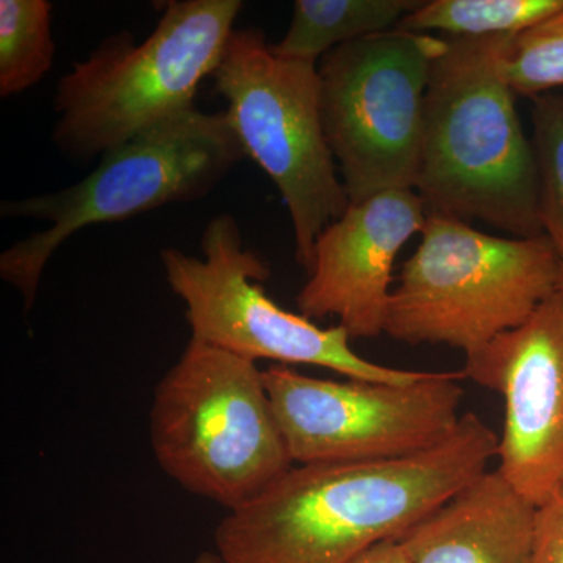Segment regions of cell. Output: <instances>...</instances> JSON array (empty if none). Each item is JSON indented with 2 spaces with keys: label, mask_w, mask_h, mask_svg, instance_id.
<instances>
[{
  "label": "cell",
  "mask_w": 563,
  "mask_h": 563,
  "mask_svg": "<svg viewBox=\"0 0 563 563\" xmlns=\"http://www.w3.org/2000/svg\"><path fill=\"white\" fill-rule=\"evenodd\" d=\"M532 128L540 222L563 262V95L548 92L532 99Z\"/></svg>",
  "instance_id": "cell-17"
},
{
  "label": "cell",
  "mask_w": 563,
  "mask_h": 563,
  "mask_svg": "<svg viewBox=\"0 0 563 563\" xmlns=\"http://www.w3.org/2000/svg\"><path fill=\"white\" fill-rule=\"evenodd\" d=\"M563 9V0H432L398 25L404 31L446 33V38L517 36Z\"/></svg>",
  "instance_id": "cell-15"
},
{
  "label": "cell",
  "mask_w": 563,
  "mask_h": 563,
  "mask_svg": "<svg viewBox=\"0 0 563 563\" xmlns=\"http://www.w3.org/2000/svg\"><path fill=\"white\" fill-rule=\"evenodd\" d=\"M295 465L398 461L432 450L457 428L462 372L410 384L318 379L290 366L263 372Z\"/></svg>",
  "instance_id": "cell-10"
},
{
  "label": "cell",
  "mask_w": 563,
  "mask_h": 563,
  "mask_svg": "<svg viewBox=\"0 0 563 563\" xmlns=\"http://www.w3.org/2000/svg\"><path fill=\"white\" fill-rule=\"evenodd\" d=\"M559 288H562V290H563V272H562V277H561V285H559Z\"/></svg>",
  "instance_id": "cell-22"
},
{
  "label": "cell",
  "mask_w": 563,
  "mask_h": 563,
  "mask_svg": "<svg viewBox=\"0 0 563 563\" xmlns=\"http://www.w3.org/2000/svg\"><path fill=\"white\" fill-rule=\"evenodd\" d=\"M499 435L462 415L442 443L398 461L292 465L214 533L221 563H347L398 540L454 493L488 472Z\"/></svg>",
  "instance_id": "cell-1"
},
{
  "label": "cell",
  "mask_w": 563,
  "mask_h": 563,
  "mask_svg": "<svg viewBox=\"0 0 563 563\" xmlns=\"http://www.w3.org/2000/svg\"><path fill=\"white\" fill-rule=\"evenodd\" d=\"M190 563H221L220 558H218L217 553H210V551H206V553H201L195 561Z\"/></svg>",
  "instance_id": "cell-21"
},
{
  "label": "cell",
  "mask_w": 563,
  "mask_h": 563,
  "mask_svg": "<svg viewBox=\"0 0 563 563\" xmlns=\"http://www.w3.org/2000/svg\"><path fill=\"white\" fill-rule=\"evenodd\" d=\"M510 38H446L426 95L415 191L433 217L536 239L543 235L536 154L503 74Z\"/></svg>",
  "instance_id": "cell-2"
},
{
  "label": "cell",
  "mask_w": 563,
  "mask_h": 563,
  "mask_svg": "<svg viewBox=\"0 0 563 563\" xmlns=\"http://www.w3.org/2000/svg\"><path fill=\"white\" fill-rule=\"evenodd\" d=\"M446 49V38L396 27L318 62L322 125L350 203L415 190L426 95Z\"/></svg>",
  "instance_id": "cell-8"
},
{
  "label": "cell",
  "mask_w": 563,
  "mask_h": 563,
  "mask_svg": "<svg viewBox=\"0 0 563 563\" xmlns=\"http://www.w3.org/2000/svg\"><path fill=\"white\" fill-rule=\"evenodd\" d=\"M242 10V0H173L143 43L131 32L110 35L55 88V147L90 162L195 109Z\"/></svg>",
  "instance_id": "cell-4"
},
{
  "label": "cell",
  "mask_w": 563,
  "mask_h": 563,
  "mask_svg": "<svg viewBox=\"0 0 563 563\" xmlns=\"http://www.w3.org/2000/svg\"><path fill=\"white\" fill-rule=\"evenodd\" d=\"M47 0H0V96L11 98L49 74L55 44Z\"/></svg>",
  "instance_id": "cell-16"
},
{
  "label": "cell",
  "mask_w": 563,
  "mask_h": 563,
  "mask_svg": "<svg viewBox=\"0 0 563 563\" xmlns=\"http://www.w3.org/2000/svg\"><path fill=\"white\" fill-rule=\"evenodd\" d=\"M202 257L163 250L166 280L184 301L191 339L257 363L310 365L347 379L410 384L426 372H407L366 361L351 347L342 325L321 328L301 313L285 310L263 288L268 265L243 246L239 222L220 214L207 224Z\"/></svg>",
  "instance_id": "cell-9"
},
{
  "label": "cell",
  "mask_w": 563,
  "mask_h": 563,
  "mask_svg": "<svg viewBox=\"0 0 563 563\" xmlns=\"http://www.w3.org/2000/svg\"><path fill=\"white\" fill-rule=\"evenodd\" d=\"M415 190H390L350 203L314 244L313 263L296 306L309 320H339L351 339L385 332L396 257L424 228Z\"/></svg>",
  "instance_id": "cell-12"
},
{
  "label": "cell",
  "mask_w": 563,
  "mask_h": 563,
  "mask_svg": "<svg viewBox=\"0 0 563 563\" xmlns=\"http://www.w3.org/2000/svg\"><path fill=\"white\" fill-rule=\"evenodd\" d=\"M211 79L246 157L279 190L309 273L321 233L350 207L322 125L318 63L282 57L261 29H235Z\"/></svg>",
  "instance_id": "cell-7"
},
{
  "label": "cell",
  "mask_w": 563,
  "mask_h": 563,
  "mask_svg": "<svg viewBox=\"0 0 563 563\" xmlns=\"http://www.w3.org/2000/svg\"><path fill=\"white\" fill-rule=\"evenodd\" d=\"M421 2L415 0H296L290 27L273 49L318 63L351 41L393 31Z\"/></svg>",
  "instance_id": "cell-14"
},
{
  "label": "cell",
  "mask_w": 563,
  "mask_h": 563,
  "mask_svg": "<svg viewBox=\"0 0 563 563\" xmlns=\"http://www.w3.org/2000/svg\"><path fill=\"white\" fill-rule=\"evenodd\" d=\"M347 563H410L398 540H385L355 555Z\"/></svg>",
  "instance_id": "cell-20"
},
{
  "label": "cell",
  "mask_w": 563,
  "mask_h": 563,
  "mask_svg": "<svg viewBox=\"0 0 563 563\" xmlns=\"http://www.w3.org/2000/svg\"><path fill=\"white\" fill-rule=\"evenodd\" d=\"M246 158L225 111L191 109L139 133L99 157L95 172L63 190L0 203L3 220L47 228L0 255V277L33 309L41 277L66 240L91 225L131 220L207 195Z\"/></svg>",
  "instance_id": "cell-3"
},
{
  "label": "cell",
  "mask_w": 563,
  "mask_h": 563,
  "mask_svg": "<svg viewBox=\"0 0 563 563\" xmlns=\"http://www.w3.org/2000/svg\"><path fill=\"white\" fill-rule=\"evenodd\" d=\"M537 507L488 470L399 537L410 563H529Z\"/></svg>",
  "instance_id": "cell-13"
},
{
  "label": "cell",
  "mask_w": 563,
  "mask_h": 563,
  "mask_svg": "<svg viewBox=\"0 0 563 563\" xmlns=\"http://www.w3.org/2000/svg\"><path fill=\"white\" fill-rule=\"evenodd\" d=\"M562 272L561 255L544 235L495 236L428 214L391 291L384 333L473 354L525 324L559 290Z\"/></svg>",
  "instance_id": "cell-6"
},
{
  "label": "cell",
  "mask_w": 563,
  "mask_h": 563,
  "mask_svg": "<svg viewBox=\"0 0 563 563\" xmlns=\"http://www.w3.org/2000/svg\"><path fill=\"white\" fill-rule=\"evenodd\" d=\"M529 563H563V490L537 507Z\"/></svg>",
  "instance_id": "cell-19"
},
{
  "label": "cell",
  "mask_w": 563,
  "mask_h": 563,
  "mask_svg": "<svg viewBox=\"0 0 563 563\" xmlns=\"http://www.w3.org/2000/svg\"><path fill=\"white\" fill-rule=\"evenodd\" d=\"M151 444L180 487L229 512L295 465L257 363L192 339L155 388Z\"/></svg>",
  "instance_id": "cell-5"
},
{
  "label": "cell",
  "mask_w": 563,
  "mask_h": 563,
  "mask_svg": "<svg viewBox=\"0 0 563 563\" xmlns=\"http://www.w3.org/2000/svg\"><path fill=\"white\" fill-rule=\"evenodd\" d=\"M503 74L515 95L532 99L563 88V9L510 38Z\"/></svg>",
  "instance_id": "cell-18"
},
{
  "label": "cell",
  "mask_w": 563,
  "mask_h": 563,
  "mask_svg": "<svg viewBox=\"0 0 563 563\" xmlns=\"http://www.w3.org/2000/svg\"><path fill=\"white\" fill-rule=\"evenodd\" d=\"M465 379L501 395L498 472L533 506L563 490V290L465 355Z\"/></svg>",
  "instance_id": "cell-11"
}]
</instances>
